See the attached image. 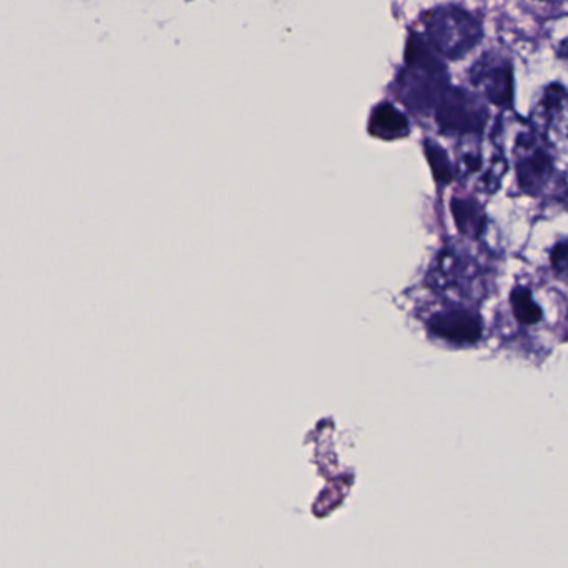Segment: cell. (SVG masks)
<instances>
[{
  "label": "cell",
  "instance_id": "5",
  "mask_svg": "<svg viewBox=\"0 0 568 568\" xmlns=\"http://www.w3.org/2000/svg\"><path fill=\"white\" fill-rule=\"evenodd\" d=\"M551 172L550 159L545 152H531L518 164V182L521 189L530 194H537L538 189L547 182Z\"/></svg>",
  "mask_w": 568,
  "mask_h": 568
},
{
  "label": "cell",
  "instance_id": "9",
  "mask_svg": "<svg viewBox=\"0 0 568 568\" xmlns=\"http://www.w3.org/2000/svg\"><path fill=\"white\" fill-rule=\"evenodd\" d=\"M427 158L430 161L432 169H434V175L438 184H448L452 181V169L442 148L427 144Z\"/></svg>",
  "mask_w": 568,
  "mask_h": 568
},
{
  "label": "cell",
  "instance_id": "2",
  "mask_svg": "<svg viewBox=\"0 0 568 568\" xmlns=\"http://www.w3.org/2000/svg\"><path fill=\"white\" fill-rule=\"evenodd\" d=\"M437 119L444 131L471 134L484 125L485 114L467 94L452 91L438 102Z\"/></svg>",
  "mask_w": 568,
  "mask_h": 568
},
{
  "label": "cell",
  "instance_id": "3",
  "mask_svg": "<svg viewBox=\"0 0 568 568\" xmlns=\"http://www.w3.org/2000/svg\"><path fill=\"white\" fill-rule=\"evenodd\" d=\"M430 332L454 345H474L481 337V322L474 312L450 308L440 312L430 321Z\"/></svg>",
  "mask_w": 568,
  "mask_h": 568
},
{
  "label": "cell",
  "instance_id": "1",
  "mask_svg": "<svg viewBox=\"0 0 568 568\" xmlns=\"http://www.w3.org/2000/svg\"><path fill=\"white\" fill-rule=\"evenodd\" d=\"M427 31L435 49L450 59L462 58L480 39L477 21L457 9L435 12Z\"/></svg>",
  "mask_w": 568,
  "mask_h": 568
},
{
  "label": "cell",
  "instance_id": "7",
  "mask_svg": "<svg viewBox=\"0 0 568 568\" xmlns=\"http://www.w3.org/2000/svg\"><path fill=\"white\" fill-rule=\"evenodd\" d=\"M452 214H454L455 224H457L460 234L471 239L480 237L485 229V215L480 205L475 204L474 201H458V199H455L452 202Z\"/></svg>",
  "mask_w": 568,
  "mask_h": 568
},
{
  "label": "cell",
  "instance_id": "4",
  "mask_svg": "<svg viewBox=\"0 0 568 568\" xmlns=\"http://www.w3.org/2000/svg\"><path fill=\"white\" fill-rule=\"evenodd\" d=\"M407 119L390 104H382L375 109L371 119V132L375 138L400 139L408 134Z\"/></svg>",
  "mask_w": 568,
  "mask_h": 568
},
{
  "label": "cell",
  "instance_id": "8",
  "mask_svg": "<svg viewBox=\"0 0 568 568\" xmlns=\"http://www.w3.org/2000/svg\"><path fill=\"white\" fill-rule=\"evenodd\" d=\"M511 311L521 324L534 325L541 321V308L531 297L530 288H514L510 295Z\"/></svg>",
  "mask_w": 568,
  "mask_h": 568
},
{
  "label": "cell",
  "instance_id": "10",
  "mask_svg": "<svg viewBox=\"0 0 568 568\" xmlns=\"http://www.w3.org/2000/svg\"><path fill=\"white\" fill-rule=\"evenodd\" d=\"M551 265H554L555 271L560 274V277H564L565 272H567V261H568V252H567V242L560 241L557 245H555L554 251H551Z\"/></svg>",
  "mask_w": 568,
  "mask_h": 568
},
{
  "label": "cell",
  "instance_id": "6",
  "mask_svg": "<svg viewBox=\"0 0 568 568\" xmlns=\"http://www.w3.org/2000/svg\"><path fill=\"white\" fill-rule=\"evenodd\" d=\"M477 81L494 104H510L511 74L508 69L490 68V71H488V68L481 69L478 72Z\"/></svg>",
  "mask_w": 568,
  "mask_h": 568
}]
</instances>
